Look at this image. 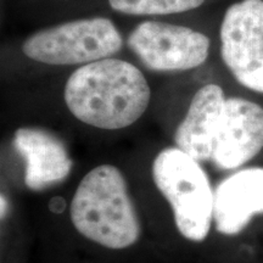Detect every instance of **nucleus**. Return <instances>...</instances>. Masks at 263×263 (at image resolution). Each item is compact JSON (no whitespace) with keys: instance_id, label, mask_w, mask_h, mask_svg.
<instances>
[{"instance_id":"obj_2","label":"nucleus","mask_w":263,"mask_h":263,"mask_svg":"<svg viewBox=\"0 0 263 263\" xmlns=\"http://www.w3.org/2000/svg\"><path fill=\"white\" fill-rule=\"evenodd\" d=\"M70 218L84 239L112 251L132 248L141 236L128 183L114 164H99L81 179L71 200Z\"/></svg>"},{"instance_id":"obj_8","label":"nucleus","mask_w":263,"mask_h":263,"mask_svg":"<svg viewBox=\"0 0 263 263\" xmlns=\"http://www.w3.org/2000/svg\"><path fill=\"white\" fill-rule=\"evenodd\" d=\"M12 146L25 160V184L33 192L58 185L70 176L73 161L60 138L35 127L15 130Z\"/></svg>"},{"instance_id":"obj_4","label":"nucleus","mask_w":263,"mask_h":263,"mask_svg":"<svg viewBox=\"0 0 263 263\" xmlns=\"http://www.w3.org/2000/svg\"><path fill=\"white\" fill-rule=\"evenodd\" d=\"M122 35L106 17L82 18L42 29L26 39L22 51L47 65H87L116 54Z\"/></svg>"},{"instance_id":"obj_1","label":"nucleus","mask_w":263,"mask_h":263,"mask_svg":"<svg viewBox=\"0 0 263 263\" xmlns=\"http://www.w3.org/2000/svg\"><path fill=\"white\" fill-rule=\"evenodd\" d=\"M64 99L72 116L82 123L117 130L145 114L151 90L139 68L107 58L77 68L66 82Z\"/></svg>"},{"instance_id":"obj_3","label":"nucleus","mask_w":263,"mask_h":263,"mask_svg":"<svg viewBox=\"0 0 263 263\" xmlns=\"http://www.w3.org/2000/svg\"><path fill=\"white\" fill-rule=\"evenodd\" d=\"M151 174L179 234L192 242L205 241L213 224L215 189L200 161L177 146L166 147L154 159Z\"/></svg>"},{"instance_id":"obj_5","label":"nucleus","mask_w":263,"mask_h":263,"mask_svg":"<svg viewBox=\"0 0 263 263\" xmlns=\"http://www.w3.org/2000/svg\"><path fill=\"white\" fill-rule=\"evenodd\" d=\"M219 39L223 62L233 77L248 89L263 94V0L230 5Z\"/></svg>"},{"instance_id":"obj_6","label":"nucleus","mask_w":263,"mask_h":263,"mask_svg":"<svg viewBox=\"0 0 263 263\" xmlns=\"http://www.w3.org/2000/svg\"><path fill=\"white\" fill-rule=\"evenodd\" d=\"M128 47L151 71H186L206 61L210 39L201 32L167 22L144 21L128 35Z\"/></svg>"},{"instance_id":"obj_9","label":"nucleus","mask_w":263,"mask_h":263,"mask_svg":"<svg viewBox=\"0 0 263 263\" xmlns=\"http://www.w3.org/2000/svg\"><path fill=\"white\" fill-rule=\"evenodd\" d=\"M262 213L263 167L240 170L215 188L213 224L219 234L238 235Z\"/></svg>"},{"instance_id":"obj_7","label":"nucleus","mask_w":263,"mask_h":263,"mask_svg":"<svg viewBox=\"0 0 263 263\" xmlns=\"http://www.w3.org/2000/svg\"><path fill=\"white\" fill-rule=\"evenodd\" d=\"M263 149V107L241 98L227 99L211 161L217 168L244 166Z\"/></svg>"},{"instance_id":"obj_10","label":"nucleus","mask_w":263,"mask_h":263,"mask_svg":"<svg viewBox=\"0 0 263 263\" xmlns=\"http://www.w3.org/2000/svg\"><path fill=\"white\" fill-rule=\"evenodd\" d=\"M226 101L219 85L206 84L200 88L174 133L176 146L200 162L211 160Z\"/></svg>"},{"instance_id":"obj_11","label":"nucleus","mask_w":263,"mask_h":263,"mask_svg":"<svg viewBox=\"0 0 263 263\" xmlns=\"http://www.w3.org/2000/svg\"><path fill=\"white\" fill-rule=\"evenodd\" d=\"M205 0H108L115 11L134 16L171 15L194 10Z\"/></svg>"}]
</instances>
